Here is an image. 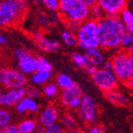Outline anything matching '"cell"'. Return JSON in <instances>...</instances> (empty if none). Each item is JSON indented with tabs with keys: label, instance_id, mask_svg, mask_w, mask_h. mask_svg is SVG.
<instances>
[{
	"label": "cell",
	"instance_id": "9",
	"mask_svg": "<svg viewBox=\"0 0 133 133\" xmlns=\"http://www.w3.org/2000/svg\"><path fill=\"white\" fill-rule=\"evenodd\" d=\"M94 84L102 89L103 92L115 90L117 89L119 81L112 71H107L104 69H98L96 73L91 76Z\"/></svg>",
	"mask_w": 133,
	"mask_h": 133
},
{
	"label": "cell",
	"instance_id": "27",
	"mask_svg": "<svg viewBox=\"0 0 133 133\" xmlns=\"http://www.w3.org/2000/svg\"><path fill=\"white\" fill-rule=\"evenodd\" d=\"M76 118L74 117L73 115H70V114H66L62 116V126L63 129H66L67 130H70V129H76Z\"/></svg>",
	"mask_w": 133,
	"mask_h": 133
},
{
	"label": "cell",
	"instance_id": "20",
	"mask_svg": "<svg viewBox=\"0 0 133 133\" xmlns=\"http://www.w3.org/2000/svg\"><path fill=\"white\" fill-rule=\"evenodd\" d=\"M52 76V73H42V72H35L30 76V81L35 86L46 85Z\"/></svg>",
	"mask_w": 133,
	"mask_h": 133
},
{
	"label": "cell",
	"instance_id": "3",
	"mask_svg": "<svg viewBox=\"0 0 133 133\" xmlns=\"http://www.w3.org/2000/svg\"><path fill=\"white\" fill-rule=\"evenodd\" d=\"M26 1L2 0L0 1V27L10 28L17 25L26 13Z\"/></svg>",
	"mask_w": 133,
	"mask_h": 133
},
{
	"label": "cell",
	"instance_id": "22",
	"mask_svg": "<svg viewBox=\"0 0 133 133\" xmlns=\"http://www.w3.org/2000/svg\"><path fill=\"white\" fill-rule=\"evenodd\" d=\"M53 66L44 57H36V71L42 73H52Z\"/></svg>",
	"mask_w": 133,
	"mask_h": 133
},
{
	"label": "cell",
	"instance_id": "5",
	"mask_svg": "<svg viewBox=\"0 0 133 133\" xmlns=\"http://www.w3.org/2000/svg\"><path fill=\"white\" fill-rule=\"evenodd\" d=\"M76 44L84 50L99 49L98 21L89 19L78 27L76 34Z\"/></svg>",
	"mask_w": 133,
	"mask_h": 133
},
{
	"label": "cell",
	"instance_id": "6",
	"mask_svg": "<svg viewBox=\"0 0 133 133\" xmlns=\"http://www.w3.org/2000/svg\"><path fill=\"white\" fill-rule=\"evenodd\" d=\"M27 76L12 68L0 69V87L8 89L25 88Z\"/></svg>",
	"mask_w": 133,
	"mask_h": 133
},
{
	"label": "cell",
	"instance_id": "36",
	"mask_svg": "<svg viewBox=\"0 0 133 133\" xmlns=\"http://www.w3.org/2000/svg\"><path fill=\"white\" fill-rule=\"evenodd\" d=\"M97 70H98L97 68H95V67H92V66H89V65L86 68L87 73L89 74V76H93L94 74L96 73V71H97Z\"/></svg>",
	"mask_w": 133,
	"mask_h": 133
},
{
	"label": "cell",
	"instance_id": "23",
	"mask_svg": "<svg viewBox=\"0 0 133 133\" xmlns=\"http://www.w3.org/2000/svg\"><path fill=\"white\" fill-rule=\"evenodd\" d=\"M12 120V115L7 108L0 106V130L7 126L10 125Z\"/></svg>",
	"mask_w": 133,
	"mask_h": 133
},
{
	"label": "cell",
	"instance_id": "2",
	"mask_svg": "<svg viewBox=\"0 0 133 133\" xmlns=\"http://www.w3.org/2000/svg\"><path fill=\"white\" fill-rule=\"evenodd\" d=\"M58 10L72 32L77 31L80 24L90 17V9L83 0H60Z\"/></svg>",
	"mask_w": 133,
	"mask_h": 133
},
{
	"label": "cell",
	"instance_id": "32",
	"mask_svg": "<svg viewBox=\"0 0 133 133\" xmlns=\"http://www.w3.org/2000/svg\"><path fill=\"white\" fill-rule=\"evenodd\" d=\"M41 95V92L40 90L36 88V87H34V88H29V89H26V96L29 98H32L34 100H36V98L40 97Z\"/></svg>",
	"mask_w": 133,
	"mask_h": 133
},
{
	"label": "cell",
	"instance_id": "38",
	"mask_svg": "<svg viewBox=\"0 0 133 133\" xmlns=\"http://www.w3.org/2000/svg\"><path fill=\"white\" fill-rule=\"evenodd\" d=\"M8 42V39L6 38V36H3L2 34H0V45H6Z\"/></svg>",
	"mask_w": 133,
	"mask_h": 133
},
{
	"label": "cell",
	"instance_id": "12",
	"mask_svg": "<svg viewBox=\"0 0 133 133\" xmlns=\"http://www.w3.org/2000/svg\"><path fill=\"white\" fill-rule=\"evenodd\" d=\"M26 96V88L8 89L3 92L2 97L0 99V106L8 108V107L15 106Z\"/></svg>",
	"mask_w": 133,
	"mask_h": 133
},
{
	"label": "cell",
	"instance_id": "17",
	"mask_svg": "<svg viewBox=\"0 0 133 133\" xmlns=\"http://www.w3.org/2000/svg\"><path fill=\"white\" fill-rule=\"evenodd\" d=\"M103 93H104L105 99H107L112 104L120 107L127 106V105L129 104V99L124 94L121 93L120 91L116 90V89L107 91V92H103Z\"/></svg>",
	"mask_w": 133,
	"mask_h": 133
},
{
	"label": "cell",
	"instance_id": "4",
	"mask_svg": "<svg viewBox=\"0 0 133 133\" xmlns=\"http://www.w3.org/2000/svg\"><path fill=\"white\" fill-rule=\"evenodd\" d=\"M112 72L119 83L132 88L133 84V57L128 51H120L111 59Z\"/></svg>",
	"mask_w": 133,
	"mask_h": 133
},
{
	"label": "cell",
	"instance_id": "24",
	"mask_svg": "<svg viewBox=\"0 0 133 133\" xmlns=\"http://www.w3.org/2000/svg\"><path fill=\"white\" fill-rule=\"evenodd\" d=\"M59 92H60V89L58 88L56 83H47L46 85H44L43 94L47 98L52 99V98L57 97Z\"/></svg>",
	"mask_w": 133,
	"mask_h": 133
},
{
	"label": "cell",
	"instance_id": "30",
	"mask_svg": "<svg viewBox=\"0 0 133 133\" xmlns=\"http://www.w3.org/2000/svg\"><path fill=\"white\" fill-rule=\"evenodd\" d=\"M64 129L62 128V126L59 123L52 125V126L44 128V131L43 133H64Z\"/></svg>",
	"mask_w": 133,
	"mask_h": 133
},
{
	"label": "cell",
	"instance_id": "25",
	"mask_svg": "<svg viewBox=\"0 0 133 133\" xmlns=\"http://www.w3.org/2000/svg\"><path fill=\"white\" fill-rule=\"evenodd\" d=\"M62 40L63 44L68 47H74L76 45V34L70 30H65L62 33Z\"/></svg>",
	"mask_w": 133,
	"mask_h": 133
},
{
	"label": "cell",
	"instance_id": "16",
	"mask_svg": "<svg viewBox=\"0 0 133 133\" xmlns=\"http://www.w3.org/2000/svg\"><path fill=\"white\" fill-rule=\"evenodd\" d=\"M85 57L88 62V64L89 66L95 67L97 69H100L102 67V63L104 62V55L102 52V50L99 49H89L85 52Z\"/></svg>",
	"mask_w": 133,
	"mask_h": 133
},
{
	"label": "cell",
	"instance_id": "11",
	"mask_svg": "<svg viewBox=\"0 0 133 133\" xmlns=\"http://www.w3.org/2000/svg\"><path fill=\"white\" fill-rule=\"evenodd\" d=\"M98 4L109 18H118L119 14L128 8L127 0H100Z\"/></svg>",
	"mask_w": 133,
	"mask_h": 133
},
{
	"label": "cell",
	"instance_id": "35",
	"mask_svg": "<svg viewBox=\"0 0 133 133\" xmlns=\"http://www.w3.org/2000/svg\"><path fill=\"white\" fill-rule=\"evenodd\" d=\"M102 69H104V70H107V71H112V61L111 59L109 60H106L103 62L102 65Z\"/></svg>",
	"mask_w": 133,
	"mask_h": 133
},
{
	"label": "cell",
	"instance_id": "13",
	"mask_svg": "<svg viewBox=\"0 0 133 133\" xmlns=\"http://www.w3.org/2000/svg\"><path fill=\"white\" fill-rule=\"evenodd\" d=\"M59 112L54 105H49L39 115V123L41 127L47 128L58 123Z\"/></svg>",
	"mask_w": 133,
	"mask_h": 133
},
{
	"label": "cell",
	"instance_id": "42",
	"mask_svg": "<svg viewBox=\"0 0 133 133\" xmlns=\"http://www.w3.org/2000/svg\"><path fill=\"white\" fill-rule=\"evenodd\" d=\"M0 69H1V68H0Z\"/></svg>",
	"mask_w": 133,
	"mask_h": 133
},
{
	"label": "cell",
	"instance_id": "18",
	"mask_svg": "<svg viewBox=\"0 0 133 133\" xmlns=\"http://www.w3.org/2000/svg\"><path fill=\"white\" fill-rule=\"evenodd\" d=\"M120 18L119 20L122 22V23L124 24L126 31L128 33H131L133 32V13L132 11L129 9L126 8L124 10L119 14Z\"/></svg>",
	"mask_w": 133,
	"mask_h": 133
},
{
	"label": "cell",
	"instance_id": "28",
	"mask_svg": "<svg viewBox=\"0 0 133 133\" xmlns=\"http://www.w3.org/2000/svg\"><path fill=\"white\" fill-rule=\"evenodd\" d=\"M71 58H72V60H73L74 63L77 67H79V68L86 69L87 67L89 66L84 54H81V53H79V52H74L71 55Z\"/></svg>",
	"mask_w": 133,
	"mask_h": 133
},
{
	"label": "cell",
	"instance_id": "1",
	"mask_svg": "<svg viewBox=\"0 0 133 133\" xmlns=\"http://www.w3.org/2000/svg\"><path fill=\"white\" fill-rule=\"evenodd\" d=\"M126 32V28L119 18L103 17L98 21L99 46L103 49H114L120 47Z\"/></svg>",
	"mask_w": 133,
	"mask_h": 133
},
{
	"label": "cell",
	"instance_id": "34",
	"mask_svg": "<svg viewBox=\"0 0 133 133\" xmlns=\"http://www.w3.org/2000/svg\"><path fill=\"white\" fill-rule=\"evenodd\" d=\"M87 133H105V130L103 127H100L98 126V125H93V126H90L88 129Z\"/></svg>",
	"mask_w": 133,
	"mask_h": 133
},
{
	"label": "cell",
	"instance_id": "8",
	"mask_svg": "<svg viewBox=\"0 0 133 133\" xmlns=\"http://www.w3.org/2000/svg\"><path fill=\"white\" fill-rule=\"evenodd\" d=\"M79 117L83 122L87 124L94 125L98 120V112L97 104L90 96L83 95L82 101L77 109Z\"/></svg>",
	"mask_w": 133,
	"mask_h": 133
},
{
	"label": "cell",
	"instance_id": "14",
	"mask_svg": "<svg viewBox=\"0 0 133 133\" xmlns=\"http://www.w3.org/2000/svg\"><path fill=\"white\" fill-rule=\"evenodd\" d=\"M15 111L19 115H24L27 113H36L39 110V104L36 100L25 96L20 102L15 105Z\"/></svg>",
	"mask_w": 133,
	"mask_h": 133
},
{
	"label": "cell",
	"instance_id": "19",
	"mask_svg": "<svg viewBox=\"0 0 133 133\" xmlns=\"http://www.w3.org/2000/svg\"><path fill=\"white\" fill-rule=\"evenodd\" d=\"M56 85L59 89L65 90V89H68L70 88H73L76 85V82L69 75L61 73L56 77Z\"/></svg>",
	"mask_w": 133,
	"mask_h": 133
},
{
	"label": "cell",
	"instance_id": "7",
	"mask_svg": "<svg viewBox=\"0 0 133 133\" xmlns=\"http://www.w3.org/2000/svg\"><path fill=\"white\" fill-rule=\"evenodd\" d=\"M14 57L17 61L18 71L24 76H31L36 72V57L23 49H16Z\"/></svg>",
	"mask_w": 133,
	"mask_h": 133
},
{
	"label": "cell",
	"instance_id": "31",
	"mask_svg": "<svg viewBox=\"0 0 133 133\" xmlns=\"http://www.w3.org/2000/svg\"><path fill=\"white\" fill-rule=\"evenodd\" d=\"M45 7L49 9V10L57 11L59 9V5H60V0H43L41 1Z\"/></svg>",
	"mask_w": 133,
	"mask_h": 133
},
{
	"label": "cell",
	"instance_id": "15",
	"mask_svg": "<svg viewBox=\"0 0 133 133\" xmlns=\"http://www.w3.org/2000/svg\"><path fill=\"white\" fill-rule=\"evenodd\" d=\"M36 41L40 49L46 51V52H49V53L57 52V51L60 50L61 47H62L60 42H58L57 40L45 37V36H41V35H36Z\"/></svg>",
	"mask_w": 133,
	"mask_h": 133
},
{
	"label": "cell",
	"instance_id": "21",
	"mask_svg": "<svg viewBox=\"0 0 133 133\" xmlns=\"http://www.w3.org/2000/svg\"><path fill=\"white\" fill-rule=\"evenodd\" d=\"M17 127L22 133H34L37 129V123L34 119H26L22 120Z\"/></svg>",
	"mask_w": 133,
	"mask_h": 133
},
{
	"label": "cell",
	"instance_id": "26",
	"mask_svg": "<svg viewBox=\"0 0 133 133\" xmlns=\"http://www.w3.org/2000/svg\"><path fill=\"white\" fill-rule=\"evenodd\" d=\"M120 47H122L125 49V51H128L129 53L132 54V49H133V35L131 33L126 34L123 36L122 40H121V44Z\"/></svg>",
	"mask_w": 133,
	"mask_h": 133
},
{
	"label": "cell",
	"instance_id": "33",
	"mask_svg": "<svg viewBox=\"0 0 133 133\" xmlns=\"http://www.w3.org/2000/svg\"><path fill=\"white\" fill-rule=\"evenodd\" d=\"M1 133H22L19 130L18 127L15 126V125H9L6 128L1 129Z\"/></svg>",
	"mask_w": 133,
	"mask_h": 133
},
{
	"label": "cell",
	"instance_id": "40",
	"mask_svg": "<svg viewBox=\"0 0 133 133\" xmlns=\"http://www.w3.org/2000/svg\"><path fill=\"white\" fill-rule=\"evenodd\" d=\"M2 94H3V91H2V89H0V99H1V97H2Z\"/></svg>",
	"mask_w": 133,
	"mask_h": 133
},
{
	"label": "cell",
	"instance_id": "37",
	"mask_svg": "<svg viewBox=\"0 0 133 133\" xmlns=\"http://www.w3.org/2000/svg\"><path fill=\"white\" fill-rule=\"evenodd\" d=\"M83 1H84V3L89 8V9L93 7L94 5L97 4V1H96V0H83Z\"/></svg>",
	"mask_w": 133,
	"mask_h": 133
},
{
	"label": "cell",
	"instance_id": "10",
	"mask_svg": "<svg viewBox=\"0 0 133 133\" xmlns=\"http://www.w3.org/2000/svg\"><path fill=\"white\" fill-rule=\"evenodd\" d=\"M83 97V91L78 85H75L73 88L62 90L60 100L63 106L70 109H78Z\"/></svg>",
	"mask_w": 133,
	"mask_h": 133
},
{
	"label": "cell",
	"instance_id": "39",
	"mask_svg": "<svg viewBox=\"0 0 133 133\" xmlns=\"http://www.w3.org/2000/svg\"><path fill=\"white\" fill-rule=\"evenodd\" d=\"M64 133H85V132L79 129H70V130H66Z\"/></svg>",
	"mask_w": 133,
	"mask_h": 133
},
{
	"label": "cell",
	"instance_id": "29",
	"mask_svg": "<svg viewBox=\"0 0 133 133\" xmlns=\"http://www.w3.org/2000/svg\"><path fill=\"white\" fill-rule=\"evenodd\" d=\"M103 11H102V8L99 6L98 4V1H97V4L94 5L93 7L90 8V16L93 17V20L96 21H100L101 19L103 18Z\"/></svg>",
	"mask_w": 133,
	"mask_h": 133
},
{
	"label": "cell",
	"instance_id": "41",
	"mask_svg": "<svg viewBox=\"0 0 133 133\" xmlns=\"http://www.w3.org/2000/svg\"><path fill=\"white\" fill-rule=\"evenodd\" d=\"M0 133H1V131H0Z\"/></svg>",
	"mask_w": 133,
	"mask_h": 133
}]
</instances>
